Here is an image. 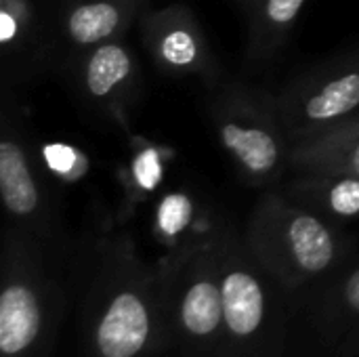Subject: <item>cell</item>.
<instances>
[{"instance_id":"cell-1","label":"cell","mask_w":359,"mask_h":357,"mask_svg":"<svg viewBox=\"0 0 359 357\" xmlns=\"http://www.w3.org/2000/svg\"><path fill=\"white\" fill-rule=\"evenodd\" d=\"M208 114L219 143L250 185H271L290 170V139L280 120L276 95L246 84L210 86Z\"/></svg>"},{"instance_id":"cell-2","label":"cell","mask_w":359,"mask_h":357,"mask_svg":"<svg viewBox=\"0 0 359 357\" xmlns=\"http://www.w3.org/2000/svg\"><path fill=\"white\" fill-rule=\"evenodd\" d=\"M250 244L267 263L303 276L330 269L339 255L334 227L282 189H267L250 217Z\"/></svg>"},{"instance_id":"cell-3","label":"cell","mask_w":359,"mask_h":357,"mask_svg":"<svg viewBox=\"0 0 359 357\" xmlns=\"http://www.w3.org/2000/svg\"><path fill=\"white\" fill-rule=\"evenodd\" d=\"M290 143L359 120V48L324 59L276 93Z\"/></svg>"},{"instance_id":"cell-4","label":"cell","mask_w":359,"mask_h":357,"mask_svg":"<svg viewBox=\"0 0 359 357\" xmlns=\"http://www.w3.org/2000/svg\"><path fill=\"white\" fill-rule=\"evenodd\" d=\"M139 27L143 46L162 74L198 78L208 86L217 84L221 74L217 57L200 21L187 6L170 4L158 11H145Z\"/></svg>"},{"instance_id":"cell-5","label":"cell","mask_w":359,"mask_h":357,"mask_svg":"<svg viewBox=\"0 0 359 357\" xmlns=\"http://www.w3.org/2000/svg\"><path fill=\"white\" fill-rule=\"evenodd\" d=\"M0 196L6 215L32 231H44L53 219V181L42 170L19 122L6 112L0 128Z\"/></svg>"},{"instance_id":"cell-6","label":"cell","mask_w":359,"mask_h":357,"mask_svg":"<svg viewBox=\"0 0 359 357\" xmlns=\"http://www.w3.org/2000/svg\"><path fill=\"white\" fill-rule=\"evenodd\" d=\"M74 82L80 99L93 112L126 126L128 114L141 90V69L135 53L122 38L76 55Z\"/></svg>"},{"instance_id":"cell-7","label":"cell","mask_w":359,"mask_h":357,"mask_svg":"<svg viewBox=\"0 0 359 357\" xmlns=\"http://www.w3.org/2000/svg\"><path fill=\"white\" fill-rule=\"evenodd\" d=\"M147 0H61L59 27L67 46L80 55L97 44L120 40Z\"/></svg>"},{"instance_id":"cell-8","label":"cell","mask_w":359,"mask_h":357,"mask_svg":"<svg viewBox=\"0 0 359 357\" xmlns=\"http://www.w3.org/2000/svg\"><path fill=\"white\" fill-rule=\"evenodd\" d=\"M290 173H328L359 179V120L294 141L290 145Z\"/></svg>"},{"instance_id":"cell-9","label":"cell","mask_w":359,"mask_h":357,"mask_svg":"<svg viewBox=\"0 0 359 357\" xmlns=\"http://www.w3.org/2000/svg\"><path fill=\"white\" fill-rule=\"evenodd\" d=\"M149 335V314L133 290L118 292L99 324L97 345L103 357H135Z\"/></svg>"},{"instance_id":"cell-10","label":"cell","mask_w":359,"mask_h":357,"mask_svg":"<svg viewBox=\"0 0 359 357\" xmlns=\"http://www.w3.org/2000/svg\"><path fill=\"white\" fill-rule=\"evenodd\" d=\"M301 206L334 219H353L359 215V179L349 175L303 173L284 189Z\"/></svg>"},{"instance_id":"cell-11","label":"cell","mask_w":359,"mask_h":357,"mask_svg":"<svg viewBox=\"0 0 359 357\" xmlns=\"http://www.w3.org/2000/svg\"><path fill=\"white\" fill-rule=\"evenodd\" d=\"M40 21L34 0H0V50L4 74L19 80L38 53Z\"/></svg>"},{"instance_id":"cell-12","label":"cell","mask_w":359,"mask_h":357,"mask_svg":"<svg viewBox=\"0 0 359 357\" xmlns=\"http://www.w3.org/2000/svg\"><path fill=\"white\" fill-rule=\"evenodd\" d=\"M305 0H255L250 4V32L246 63L271 61L286 44Z\"/></svg>"},{"instance_id":"cell-13","label":"cell","mask_w":359,"mask_h":357,"mask_svg":"<svg viewBox=\"0 0 359 357\" xmlns=\"http://www.w3.org/2000/svg\"><path fill=\"white\" fill-rule=\"evenodd\" d=\"M223 320L238 337L252 335L263 322L265 295L255 274L242 267H229L221 282Z\"/></svg>"},{"instance_id":"cell-14","label":"cell","mask_w":359,"mask_h":357,"mask_svg":"<svg viewBox=\"0 0 359 357\" xmlns=\"http://www.w3.org/2000/svg\"><path fill=\"white\" fill-rule=\"evenodd\" d=\"M40 328V307L36 292L13 282L0 297V349L4 356H15L29 347Z\"/></svg>"},{"instance_id":"cell-15","label":"cell","mask_w":359,"mask_h":357,"mask_svg":"<svg viewBox=\"0 0 359 357\" xmlns=\"http://www.w3.org/2000/svg\"><path fill=\"white\" fill-rule=\"evenodd\" d=\"M164 164H166L164 149L156 147L149 141L135 139L128 166L120 175L122 185H124V196L130 206L141 202L145 196H149L162 183Z\"/></svg>"},{"instance_id":"cell-16","label":"cell","mask_w":359,"mask_h":357,"mask_svg":"<svg viewBox=\"0 0 359 357\" xmlns=\"http://www.w3.org/2000/svg\"><path fill=\"white\" fill-rule=\"evenodd\" d=\"M181 320L191 335L204 337L217 330L223 320V295L221 288L208 278H196L185 290L181 303Z\"/></svg>"},{"instance_id":"cell-17","label":"cell","mask_w":359,"mask_h":357,"mask_svg":"<svg viewBox=\"0 0 359 357\" xmlns=\"http://www.w3.org/2000/svg\"><path fill=\"white\" fill-rule=\"evenodd\" d=\"M196 215V204L187 191H168L156 208V229L164 238L181 236Z\"/></svg>"},{"instance_id":"cell-18","label":"cell","mask_w":359,"mask_h":357,"mask_svg":"<svg viewBox=\"0 0 359 357\" xmlns=\"http://www.w3.org/2000/svg\"><path fill=\"white\" fill-rule=\"evenodd\" d=\"M42 158L44 164L48 168V173H53L55 177H63V179H76L86 170V158L84 154H80L78 149L69 147V145H46L42 149Z\"/></svg>"},{"instance_id":"cell-19","label":"cell","mask_w":359,"mask_h":357,"mask_svg":"<svg viewBox=\"0 0 359 357\" xmlns=\"http://www.w3.org/2000/svg\"><path fill=\"white\" fill-rule=\"evenodd\" d=\"M345 301L349 303V307L359 311V267L345 282Z\"/></svg>"},{"instance_id":"cell-20","label":"cell","mask_w":359,"mask_h":357,"mask_svg":"<svg viewBox=\"0 0 359 357\" xmlns=\"http://www.w3.org/2000/svg\"><path fill=\"white\" fill-rule=\"evenodd\" d=\"M246 2H248V6H250V4H252V2H255V0H246Z\"/></svg>"}]
</instances>
